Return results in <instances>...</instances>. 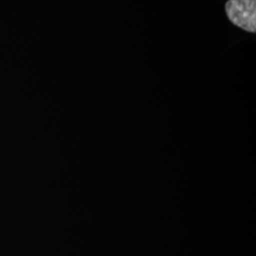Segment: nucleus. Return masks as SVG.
Here are the masks:
<instances>
[{
  "label": "nucleus",
  "mask_w": 256,
  "mask_h": 256,
  "mask_svg": "<svg viewBox=\"0 0 256 256\" xmlns=\"http://www.w3.org/2000/svg\"><path fill=\"white\" fill-rule=\"evenodd\" d=\"M226 12L230 22L250 32H256V0H229Z\"/></svg>",
  "instance_id": "obj_1"
}]
</instances>
